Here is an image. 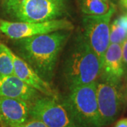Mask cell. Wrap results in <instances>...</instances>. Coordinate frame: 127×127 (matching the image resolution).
<instances>
[{
    "instance_id": "cell-1",
    "label": "cell",
    "mask_w": 127,
    "mask_h": 127,
    "mask_svg": "<svg viewBox=\"0 0 127 127\" xmlns=\"http://www.w3.org/2000/svg\"><path fill=\"white\" fill-rule=\"evenodd\" d=\"M69 31H58L16 40L15 45L18 56L43 80L50 83L54 76L59 53L70 35Z\"/></svg>"
},
{
    "instance_id": "cell-2",
    "label": "cell",
    "mask_w": 127,
    "mask_h": 127,
    "mask_svg": "<svg viewBox=\"0 0 127 127\" xmlns=\"http://www.w3.org/2000/svg\"><path fill=\"white\" fill-rule=\"evenodd\" d=\"M100 71V58L82 34L78 37L64 65V76L68 86L97 82Z\"/></svg>"
},
{
    "instance_id": "cell-3",
    "label": "cell",
    "mask_w": 127,
    "mask_h": 127,
    "mask_svg": "<svg viewBox=\"0 0 127 127\" xmlns=\"http://www.w3.org/2000/svg\"><path fill=\"white\" fill-rule=\"evenodd\" d=\"M3 11L18 22H42L59 18L64 12V0H3Z\"/></svg>"
},
{
    "instance_id": "cell-4",
    "label": "cell",
    "mask_w": 127,
    "mask_h": 127,
    "mask_svg": "<svg viewBox=\"0 0 127 127\" xmlns=\"http://www.w3.org/2000/svg\"><path fill=\"white\" fill-rule=\"evenodd\" d=\"M97 82L69 87L63 100L73 118L81 127H102L96 95Z\"/></svg>"
},
{
    "instance_id": "cell-5",
    "label": "cell",
    "mask_w": 127,
    "mask_h": 127,
    "mask_svg": "<svg viewBox=\"0 0 127 127\" xmlns=\"http://www.w3.org/2000/svg\"><path fill=\"white\" fill-rule=\"evenodd\" d=\"M29 119H37L48 127H81L63 100L43 95L30 104Z\"/></svg>"
},
{
    "instance_id": "cell-6",
    "label": "cell",
    "mask_w": 127,
    "mask_h": 127,
    "mask_svg": "<svg viewBox=\"0 0 127 127\" xmlns=\"http://www.w3.org/2000/svg\"><path fill=\"white\" fill-rule=\"evenodd\" d=\"M73 26L66 19H54L42 22H18L0 21V32L12 40L47 34L58 31H71Z\"/></svg>"
},
{
    "instance_id": "cell-7",
    "label": "cell",
    "mask_w": 127,
    "mask_h": 127,
    "mask_svg": "<svg viewBox=\"0 0 127 127\" xmlns=\"http://www.w3.org/2000/svg\"><path fill=\"white\" fill-rule=\"evenodd\" d=\"M115 6L112 4L106 14L99 16L86 15L83 18V33L93 50L101 61L109 45L110 21L115 13Z\"/></svg>"
},
{
    "instance_id": "cell-8",
    "label": "cell",
    "mask_w": 127,
    "mask_h": 127,
    "mask_svg": "<svg viewBox=\"0 0 127 127\" xmlns=\"http://www.w3.org/2000/svg\"><path fill=\"white\" fill-rule=\"evenodd\" d=\"M96 95L101 127H107L114 122L122 113L125 97L119 85L102 81L97 82Z\"/></svg>"
},
{
    "instance_id": "cell-9",
    "label": "cell",
    "mask_w": 127,
    "mask_h": 127,
    "mask_svg": "<svg viewBox=\"0 0 127 127\" xmlns=\"http://www.w3.org/2000/svg\"><path fill=\"white\" fill-rule=\"evenodd\" d=\"M8 51L13 61L14 75L16 77L42 95L59 98L57 93L53 90L50 83L43 80L26 61L16 55L9 48Z\"/></svg>"
},
{
    "instance_id": "cell-10",
    "label": "cell",
    "mask_w": 127,
    "mask_h": 127,
    "mask_svg": "<svg viewBox=\"0 0 127 127\" xmlns=\"http://www.w3.org/2000/svg\"><path fill=\"white\" fill-rule=\"evenodd\" d=\"M124 74L122 46L110 43L102 61L100 74L101 81L119 85Z\"/></svg>"
},
{
    "instance_id": "cell-11",
    "label": "cell",
    "mask_w": 127,
    "mask_h": 127,
    "mask_svg": "<svg viewBox=\"0 0 127 127\" xmlns=\"http://www.w3.org/2000/svg\"><path fill=\"white\" fill-rule=\"evenodd\" d=\"M30 103L14 98L0 97V124L11 127L26 122L29 119Z\"/></svg>"
},
{
    "instance_id": "cell-12",
    "label": "cell",
    "mask_w": 127,
    "mask_h": 127,
    "mask_svg": "<svg viewBox=\"0 0 127 127\" xmlns=\"http://www.w3.org/2000/svg\"><path fill=\"white\" fill-rule=\"evenodd\" d=\"M40 95L38 91L15 75H0V97L21 100L31 104Z\"/></svg>"
},
{
    "instance_id": "cell-13",
    "label": "cell",
    "mask_w": 127,
    "mask_h": 127,
    "mask_svg": "<svg viewBox=\"0 0 127 127\" xmlns=\"http://www.w3.org/2000/svg\"><path fill=\"white\" fill-rule=\"evenodd\" d=\"M112 4L108 0H81L82 11L88 16H99L106 14Z\"/></svg>"
},
{
    "instance_id": "cell-14",
    "label": "cell",
    "mask_w": 127,
    "mask_h": 127,
    "mask_svg": "<svg viewBox=\"0 0 127 127\" xmlns=\"http://www.w3.org/2000/svg\"><path fill=\"white\" fill-rule=\"evenodd\" d=\"M8 47L0 42V75H14L13 61L9 55Z\"/></svg>"
},
{
    "instance_id": "cell-15",
    "label": "cell",
    "mask_w": 127,
    "mask_h": 127,
    "mask_svg": "<svg viewBox=\"0 0 127 127\" xmlns=\"http://www.w3.org/2000/svg\"><path fill=\"white\" fill-rule=\"evenodd\" d=\"M127 38V30L122 26L115 19L110 25L109 42L122 45Z\"/></svg>"
},
{
    "instance_id": "cell-16",
    "label": "cell",
    "mask_w": 127,
    "mask_h": 127,
    "mask_svg": "<svg viewBox=\"0 0 127 127\" xmlns=\"http://www.w3.org/2000/svg\"><path fill=\"white\" fill-rule=\"evenodd\" d=\"M11 127H48L43 122L37 119H28L26 122Z\"/></svg>"
},
{
    "instance_id": "cell-17",
    "label": "cell",
    "mask_w": 127,
    "mask_h": 127,
    "mask_svg": "<svg viewBox=\"0 0 127 127\" xmlns=\"http://www.w3.org/2000/svg\"><path fill=\"white\" fill-rule=\"evenodd\" d=\"M122 60L125 73L127 72V38L122 42Z\"/></svg>"
},
{
    "instance_id": "cell-18",
    "label": "cell",
    "mask_w": 127,
    "mask_h": 127,
    "mask_svg": "<svg viewBox=\"0 0 127 127\" xmlns=\"http://www.w3.org/2000/svg\"><path fill=\"white\" fill-rule=\"evenodd\" d=\"M113 127H127V118H122L117 120Z\"/></svg>"
},
{
    "instance_id": "cell-19",
    "label": "cell",
    "mask_w": 127,
    "mask_h": 127,
    "mask_svg": "<svg viewBox=\"0 0 127 127\" xmlns=\"http://www.w3.org/2000/svg\"><path fill=\"white\" fill-rule=\"evenodd\" d=\"M119 2L123 9L127 10V0H119Z\"/></svg>"
},
{
    "instance_id": "cell-20",
    "label": "cell",
    "mask_w": 127,
    "mask_h": 127,
    "mask_svg": "<svg viewBox=\"0 0 127 127\" xmlns=\"http://www.w3.org/2000/svg\"><path fill=\"white\" fill-rule=\"evenodd\" d=\"M125 102H126V104H127V97L125 98Z\"/></svg>"
},
{
    "instance_id": "cell-21",
    "label": "cell",
    "mask_w": 127,
    "mask_h": 127,
    "mask_svg": "<svg viewBox=\"0 0 127 127\" xmlns=\"http://www.w3.org/2000/svg\"></svg>"
},
{
    "instance_id": "cell-22",
    "label": "cell",
    "mask_w": 127,
    "mask_h": 127,
    "mask_svg": "<svg viewBox=\"0 0 127 127\" xmlns=\"http://www.w3.org/2000/svg\"></svg>"
}]
</instances>
